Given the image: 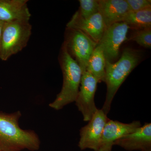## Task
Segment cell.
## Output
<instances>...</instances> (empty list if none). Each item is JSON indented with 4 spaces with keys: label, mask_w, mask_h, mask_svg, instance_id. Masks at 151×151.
<instances>
[{
    "label": "cell",
    "mask_w": 151,
    "mask_h": 151,
    "mask_svg": "<svg viewBox=\"0 0 151 151\" xmlns=\"http://www.w3.org/2000/svg\"><path fill=\"white\" fill-rule=\"evenodd\" d=\"M63 43L68 53L80 66L82 73L85 72L89 58L98 44L81 31L67 28Z\"/></svg>",
    "instance_id": "5b68a950"
},
{
    "label": "cell",
    "mask_w": 151,
    "mask_h": 151,
    "mask_svg": "<svg viewBox=\"0 0 151 151\" xmlns=\"http://www.w3.org/2000/svg\"><path fill=\"white\" fill-rule=\"evenodd\" d=\"M32 30L29 22L5 23L0 45V59L6 61L27 46Z\"/></svg>",
    "instance_id": "277c9868"
},
{
    "label": "cell",
    "mask_w": 151,
    "mask_h": 151,
    "mask_svg": "<svg viewBox=\"0 0 151 151\" xmlns=\"http://www.w3.org/2000/svg\"><path fill=\"white\" fill-rule=\"evenodd\" d=\"M99 13L103 17L105 27L121 22L129 12L126 0H98Z\"/></svg>",
    "instance_id": "4fadbf2b"
},
{
    "label": "cell",
    "mask_w": 151,
    "mask_h": 151,
    "mask_svg": "<svg viewBox=\"0 0 151 151\" xmlns=\"http://www.w3.org/2000/svg\"><path fill=\"white\" fill-rule=\"evenodd\" d=\"M5 23L0 21V45H1V39L2 34L3 28Z\"/></svg>",
    "instance_id": "d6986e66"
},
{
    "label": "cell",
    "mask_w": 151,
    "mask_h": 151,
    "mask_svg": "<svg viewBox=\"0 0 151 151\" xmlns=\"http://www.w3.org/2000/svg\"><path fill=\"white\" fill-rule=\"evenodd\" d=\"M114 145L129 151L151 150V123H145L134 132L117 140Z\"/></svg>",
    "instance_id": "8fae6325"
},
{
    "label": "cell",
    "mask_w": 151,
    "mask_h": 151,
    "mask_svg": "<svg viewBox=\"0 0 151 151\" xmlns=\"http://www.w3.org/2000/svg\"><path fill=\"white\" fill-rule=\"evenodd\" d=\"M141 126L139 121L127 124L110 119L104 127L98 151H112L116 141Z\"/></svg>",
    "instance_id": "9c48e42d"
},
{
    "label": "cell",
    "mask_w": 151,
    "mask_h": 151,
    "mask_svg": "<svg viewBox=\"0 0 151 151\" xmlns=\"http://www.w3.org/2000/svg\"><path fill=\"white\" fill-rule=\"evenodd\" d=\"M129 27L123 22H118L105 29L98 44L103 50L106 61L114 63L119 56L120 46L128 39Z\"/></svg>",
    "instance_id": "8992f818"
},
{
    "label": "cell",
    "mask_w": 151,
    "mask_h": 151,
    "mask_svg": "<svg viewBox=\"0 0 151 151\" xmlns=\"http://www.w3.org/2000/svg\"><path fill=\"white\" fill-rule=\"evenodd\" d=\"M130 12H138L151 8L150 0H126Z\"/></svg>",
    "instance_id": "ac0fdd59"
},
{
    "label": "cell",
    "mask_w": 151,
    "mask_h": 151,
    "mask_svg": "<svg viewBox=\"0 0 151 151\" xmlns=\"http://www.w3.org/2000/svg\"><path fill=\"white\" fill-rule=\"evenodd\" d=\"M58 60L62 71L63 83L61 90L55 100L49 105L57 111L75 102L79 91L82 74L81 68L68 53L64 43L60 50Z\"/></svg>",
    "instance_id": "3957f363"
},
{
    "label": "cell",
    "mask_w": 151,
    "mask_h": 151,
    "mask_svg": "<svg viewBox=\"0 0 151 151\" xmlns=\"http://www.w3.org/2000/svg\"><path fill=\"white\" fill-rule=\"evenodd\" d=\"M109 120L102 109H98L88 124L79 131L78 145L81 150L89 149L98 151L104 127Z\"/></svg>",
    "instance_id": "52a82bcc"
},
{
    "label": "cell",
    "mask_w": 151,
    "mask_h": 151,
    "mask_svg": "<svg viewBox=\"0 0 151 151\" xmlns=\"http://www.w3.org/2000/svg\"><path fill=\"white\" fill-rule=\"evenodd\" d=\"M0 151H3L1 150V148H0Z\"/></svg>",
    "instance_id": "44dd1931"
},
{
    "label": "cell",
    "mask_w": 151,
    "mask_h": 151,
    "mask_svg": "<svg viewBox=\"0 0 151 151\" xmlns=\"http://www.w3.org/2000/svg\"><path fill=\"white\" fill-rule=\"evenodd\" d=\"M66 28L81 31L97 44L100 41L106 29L100 13L84 19L80 17L76 12L68 22Z\"/></svg>",
    "instance_id": "30bf717a"
},
{
    "label": "cell",
    "mask_w": 151,
    "mask_h": 151,
    "mask_svg": "<svg viewBox=\"0 0 151 151\" xmlns=\"http://www.w3.org/2000/svg\"><path fill=\"white\" fill-rule=\"evenodd\" d=\"M139 52L132 49L125 48L120 59L114 63L106 61L105 84L107 92L102 110L108 115L115 95L127 76L137 65L140 60Z\"/></svg>",
    "instance_id": "7a4b0ae2"
},
{
    "label": "cell",
    "mask_w": 151,
    "mask_h": 151,
    "mask_svg": "<svg viewBox=\"0 0 151 151\" xmlns=\"http://www.w3.org/2000/svg\"><path fill=\"white\" fill-rule=\"evenodd\" d=\"M27 0H0V21L29 22L31 14Z\"/></svg>",
    "instance_id": "7c38bea8"
},
{
    "label": "cell",
    "mask_w": 151,
    "mask_h": 151,
    "mask_svg": "<svg viewBox=\"0 0 151 151\" xmlns=\"http://www.w3.org/2000/svg\"><path fill=\"white\" fill-rule=\"evenodd\" d=\"M79 9L76 13L82 18L87 19L99 12L98 0H79Z\"/></svg>",
    "instance_id": "2e32d148"
},
{
    "label": "cell",
    "mask_w": 151,
    "mask_h": 151,
    "mask_svg": "<svg viewBox=\"0 0 151 151\" xmlns=\"http://www.w3.org/2000/svg\"><path fill=\"white\" fill-rule=\"evenodd\" d=\"M98 83L96 78L85 71L82 73L79 91L75 102L84 122H89L98 108L95 105L94 96Z\"/></svg>",
    "instance_id": "ba28073f"
},
{
    "label": "cell",
    "mask_w": 151,
    "mask_h": 151,
    "mask_svg": "<svg viewBox=\"0 0 151 151\" xmlns=\"http://www.w3.org/2000/svg\"><path fill=\"white\" fill-rule=\"evenodd\" d=\"M151 151V150H144V151Z\"/></svg>",
    "instance_id": "ffe728a7"
},
{
    "label": "cell",
    "mask_w": 151,
    "mask_h": 151,
    "mask_svg": "<svg viewBox=\"0 0 151 151\" xmlns=\"http://www.w3.org/2000/svg\"><path fill=\"white\" fill-rule=\"evenodd\" d=\"M20 111L12 113L0 111V148L3 151L38 150L40 141L37 134L32 130L20 128Z\"/></svg>",
    "instance_id": "6da1fadb"
},
{
    "label": "cell",
    "mask_w": 151,
    "mask_h": 151,
    "mask_svg": "<svg viewBox=\"0 0 151 151\" xmlns=\"http://www.w3.org/2000/svg\"><path fill=\"white\" fill-rule=\"evenodd\" d=\"M130 39L146 48L151 47V28L138 30Z\"/></svg>",
    "instance_id": "e0dca14e"
},
{
    "label": "cell",
    "mask_w": 151,
    "mask_h": 151,
    "mask_svg": "<svg viewBox=\"0 0 151 151\" xmlns=\"http://www.w3.org/2000/svg\"><path fill=\"white\" fill-rule=\"evenodd\" d=\"M121 22L127 24L130 28L140 30L151 28V8L138 12H129Z\"/></svg>",
    "instance_id": "9a60e30c"
},
{
    "label": "cell",
    "mask_w": 151,
    "mask_h": 151,
    "mask_svg": "<svg viewBox=\"0 0 151 151\" xmlns=\"http://www.w3.org/2000/svg\"><path fill=\"white\" fill-rule=\"evenodd\" d=\"M106 60L101 47L97 44L87 63L86 71L96 78L98 83L105 81Z\"/></svg>",
    "instance_id": "5bb4252c"
}]
</instances>
